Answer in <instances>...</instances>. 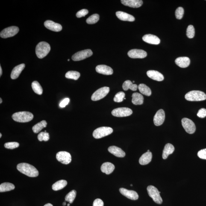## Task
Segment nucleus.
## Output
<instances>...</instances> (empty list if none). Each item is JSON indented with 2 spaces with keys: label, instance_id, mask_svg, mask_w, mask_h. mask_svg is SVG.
<instances>
[{
  "label": "nucleus",
  "instance_id": "obj_41",
  "mask_svg": "<svg viewBox=\"0 0 206 206\" xmlns=\"http://www.w3.org/2000/svg\"><path fill=\"white\" fill-rule=\"evenodd\" d=\"M184 10L182 7H179L176 9L175 11V16L177 19L181 20L184 15Z\"/></svg>",
  "mask_w": 206,
  "mask_h": 206
},
{
  "label": "nucleus",
  "instance_id": "obj_3",
  "mask_svg": "<svg viewBox=\"0 0 206 206\" xmlns=\"http://www.w3.org/2000/svg\"><path fill=\"white\" fill-rule=\"evenodd\" d=\"M51 46L45 42H39L36 48V53L38 58L42 59L46 56L51 50Z\"/></svg>",
  "mask_w": 206,
  "mask_h": 206
},
{
  "label": "nucleus",
  "instance_id": "obj_8",
  "mask_svg": "<svg viewBox=\"0 0 206 206\" xmlns=\"http://www.w3.org/2000/svg\"><path fill=\"white\" fill-rule=\"evenodd\" d=\"M110 88L108 87L101 88L92 95L91 100L93 101H98L105 97L109 92Z\"/></svg>",
  "mask_w": 206,
  "mask_h": 206
},
{
  "label": "nucleus",
  "instance_id": "obj_56",
  "mask_svg": "<svg viewBox=\"0 0 206 206\" xmlns=\"http://www.w3.org/2000/svg\"><path fill=\"white\" fill-rule=\"evenodd\" d=\"M131 186H133V185H132V184H131Z\"/></svg>",
  "mask_w": 206,
  "mask_h": 206
},
{
  "label": "nucleus",
  "instance_id": "obj_31",
  "mask_svg": "<svg viewBox=\"0 0 206 206\" xmlns=\"http://www.w3.org/2000/svg\"><path fill=\"white\" fill-rule=\"evenodd\" d=\"M15 188V186L13 184L9 183H4L0 185V192L9 191L13 190Z\"/></svg>",
  "mask_w": 206,
  "mask_h": 206
},
{
  "label": "nucleus",
  "instance_id": "obj_47",
  "mask_svg": "<svg viewBox=\"0 0 206 206\" xmlns=\"http://www.w3.org/2000/svg\"><path fill=\"white\" fill-rule=\"evenodd\" d=\"M69 101V98H65L64 100H63L62 101L60 102V107H62V108H63L66 107V105H67Z\"/></svg>",
  "mask_w": 206,
  "mask_h": 206
},
{
  "label": "nucleus",
  "instance_id": "obj_48",
  "mask_svg": "<svg viewBox=\"0 0 206 206\" xmlns=\"http://www.w3.org/2000/svg\"><path fill=\"white\" fill-rule=\"evenodd\" d=\"M2 75V69L1 66H0V76H1Z\"/></svg>",
  "mask_w": 206,
  "mask_h": 206
},
{
  "label": "nucleus",
  "instance_id": "obj_36",
  "mask_svg": "<svg viewBox=\"0 0 206 206\" xmlns=\"http://www.w3.org/2000/svg\"><path fill=\"white\" fill-rule=\"evenodd\" d=\"M76 195V191L75 190H72L66 195L65 200L66 201L72 204L75 199Z\"/></svg>",
  "mask_w": 206,
  "mask_h": 206
},
{
  "label": "nucleus",
  "instance_id": "obj_18",
  "mask_svg": "<svg viewBox=\"0 0 206 206\" xmlns=\"http://www.w3.org/2000/svg\"><path fill=\"white\" fill-rule=\"evenodd\" d=\"M96 72L104 75H111L113 73V69L110 66L106 65H98L96 67Z\"/></svg>",
  "mask_w": 206,
  "mask_h": 206
},
{
  "label": "nucleus",
  "instance_id": "obj_9",
  "mask_svg": "<svg viewBox=\"0 0 206 206\" xmlns=\"http://www.w3.org/2000/svg\"><path fill=\"white\" fill-rule=\"evenodd\" d=\"M132 113V110L126 107H122L115 109L112 112V114L113 116L119 117L129 116Z\"/></svg>",
  "mask_w": 206,
  "mask_h": 206
},
{
  "label": "nucleus",
  "instance_id": "obj_16",
  "mask_svg": "<svg viewBox=\"0 0 206 206\" xmlns=\"http://www.w3.org/2000/svg\"><path fill=\"white\" fill-rule=\"evenodd\" d=\"M44 25L48 29L51 31L59 32L61 31L62 27L59 24L56 23L51 20H47L44 23Z\"/></svg>",
  "mask_w": 206,
  "mask_h": 206
},
{
  "label": "nucleus",
  "instance_id": "obj_11",
  "mask_svg": "<svg viewBox=\"0 0 206 206\" xmlns=\"http://www.w3.org/2000/svg\"><path fill=\"white\" fill-rule=\"evenodd\" d=\"M92 54L93 52L90 49L83 50L74 54L72 57V59L73 61H80L88 58L92 56Z\"/></svg>",
  "mask_w": 206,
  "mask_h": 206
},
{
  "label": "nucleus",
  "instance_id": "obj_26",
  "mask_svg": "<svg viewBox=\"0 0 206 206\" xmlns=\"http://www.w3.org/2000/svg\"><path fill=\"white\" fill-rule=\"evenodd\" d=\"M115 166L114 165L110 162H105L103 163L101 166V172L107 175H110L114 171Z\"/></svg>",
  "mask_w": 206,
  "mask_h": 206
},
{
  "label": "nucleus",
  "instance_id": "obj_24",
  "mask_svg": "<svg viewBox=\"0 0 206 206\" xmlns=\"http://www.w3.org/2000/svg\"><path fill=\"white\" fill-rule=\"evenodd\" d=\"M152 158V153L151 151L145 152L139 158V163L141 165H144L151 162Z\"/></svg>",
  "mask_w": 206,
  "mask_h": 206
},
{
  "label": "nucleus",
  "instance_id": "obj_5",
  "mask_svg": "<svg viewBox=\"0 0 206 206\" xmlns=\"http://www.w3.org/2000/svg\"><path fill=\"white\" fill-rule=\"evenodd\" d=\"M147 190L148 195L152 198L154 202L158 204H161L162 203V199L160 196L159 192L156 187L153 186H148L147 188Z\"/></svg>",
  "mask_w": 206,
  "mask_h": 206
},
{
  "label": "nucleus",
  "instance_id": "obj_57",
  "mask_svg": "<svg viewBox=\"0 0 206 206\" xmlns=\"http://www.w3.org/2000/svg\"><path fill=\"white\" fill-rule=\"evenodd\" d=\"M134 82H135L134 81H133V83H134Z\"/></svg>",
  "mask_w": 206,
  "mask_h": 206
},
{
  "label": "nucleus",
  "instance_id": "obj_23",
  "mask_svg": "<svg viewBox=\"0 0 206 206\" xmlns=\"http://www.w3.org/2000/svg\"><path fill=\"white\" fill-rule=\"evenodd\" d=\"M116 14L117 17L121 20L128 22H134L135 20L134 16L125 12L118 11L116 13Z\"/></svg>",
  "mask_w": 206,
  "mask_h": 206
},
{
  "label": "nucleus",
  "instance_id": "obj_43",
  "mask_svg": "<svg viewBox=\"0 0 206 206\" xmlns=\"http://www.w3.org/2000/svg\"><path fill=\"white\" fill-rule=\"evenodd\" d=\"M88 10L85 9H83L80 10V11H78L76 13V16L78 18H81L84 16L88 13Z\"/></svg>",
  "mask_w": 206,
  "mask_h": 206
},
{
  "label": "nucleus",
  "instance_id": "obj_45",
  "mask_svg": "<svg viewBox=\"0 0 206 206\" xmlns=\"http://www.w3.org/2000/svg\"><path fill=\"white\" fill-rule=\"evenodd\" d=\"M197 115L198 117L204 118L206 116V109L205 108H201L199 110Z\"/></svg>",
  "mask_w": 206,
  "mask_h": 206
},
{
  "label": "nucleus",
  "instance_id": "obj_52",
  "mask_svg": "<svg viewBox=\"0 0 206 206\" xmlns=\"http://www.w3.org/2000/svg\"><path fill=\"white\" fill-rule=\"evenodd\" d=\"M2 135L1 134V133H0V138H1L2 137Z\"/></svg>",
  "mask_w": 206,
  "mask_h": 206
},
{
  "label": "nucleus",
  "instance_id": "obj_38",
  "mask_svg": "<svg viewBox=\"0 0 206 206\" xmlns=\"http://www.w3.org/2000/svg\"><path fill=\"white\" fill-rule=\"evenodd\" d=\"M195 34V28L193 25H190L188 27L186 35L189 38L191 39L194 37Z\"/></svg>",
  "mask_w": 206,
  "mask_h": 206
},
{
  "label": "nucleus",
  "instance_id": "obj_34",
  "mask_svg": "<svg viewBox=\"0 0 206 206\" xmlns=\"http://www.w3.org/2000/svg\"><path fill=\"white\" fill-rule=\"evenodd\" d=\"M32 87L35 93L38 95H41L43 92L41 86L37 81H33L31 84Z\"/></svg>",
  "mask_w": 206,
  "mask_h": 206
},
{
  "label": "nucleus",
  "instance_id": "obj_21",
  "mask_svg": "<svg viewBox=\"0 0 206 206\" xmlns=\"http://www.w3.org/2000/svg\"><path fill=\"white\" fill-rule=\"evenodd\" d=\"M108 151L115 156L121 158L125 157L126 154L125 151L121 148L115 146H110L108 148Z\"/></svg>",
  "mask_w": 206,
  "mask_h": 206
},
{
  "label": "nucleus",
  "instance_id": "obj_28",
  "mask_svg": "<svg viewBox=\"0 0 206 206\" xmlns=\"http://www.w3.org/2000/svg\"><path fill=\"white\" fill-rule=\"evenodd\" d=\"M132 102L135 105H140L143 104L144 102V97L140 94L135 92L133 93L132 95Z\"/></svg>",
  "mask_w": 206,
  "mask_h": 206
},
{
  "label": "nucleus",
  "instance_id": "obj_22",
  "mask_svg": "<svg viewBox=\"0 0 206 206\" xmlns=\"http://www.w3.org/2000/svg\"><path fill=\"white\" fill-rule=\"evenodd\" d=\"M175 63L179 67L185 68L188 67L190 64V59L187 57H179L176 59Z\"/></svg>",
  "mask_w": 206,
  "mask_h": 206
},
{
  "label": "nucleus",
  "instance_id": "obj_35",
  "mask_svg": "<svg viewBox=\"0 0 206 206\" xmlns=\"http://www.w3.org/2000/svg\"><path fill=\"white\" fill-rule=\"evenodd\" d=\"M80 76V73L76 72V71H69V72L66 73V78L75 80H78Z\"/></svg>",
  "mask_w": 206,
  "mask_h": 206
},
{
  "label": "nucleus",
  "instance_id": "obj_39",
  "mask_svg": "<svg viewBox=\"0 0 206 206\" xmlns=\"http://www.w3.org/2000/svg\"><path fill=\"white\" fill-rule=\"evenodd\" d=\"M125 94L123 92H119L115 95L113 100L116 102H121L125 98Z\"/></svg>",
  "mask_w": 206,
  "mask_h": 206
},
{
  "label": "nucleus",
  "instance_id": "obj_10",
  "mask_svg": "<svg viewBox=\"0 0 206 206\" xmlns=\"http://www.w3.org/2000/svg\"><path fill=\"white\" fill-rule=\"evenodd\" d=\"M19 31L18 27L12 26L4 29L0 33V36L3 38L13 37L17 34Z\"/></svg>",
  "mask_w": 206,
  "mask_h": 206
},
{
  "label": "nucleus",
  "instance_id": "obj_37",
  "mask_svg": "<svg viewBox=\"0 0 206 206\" xmlns=\"http://www.w3.org/2000/svg\"><path fill=\"white\" fill-rule=\"evenodd\" d=\"M99 19V16L98 14H94L89 16L86 20V22L89 24H93L96 23Z\"/></svg>",
  "mask_w": 206,
  "mask_h": 206
},
{
  "label": "nucleus",
  "instance_id": "obj_13",
  "mask_svg": "<svg viewBox=\"0 0 206 206\" xmlns=\"http://www.w3.org/2000/svg\"><path fill=\"white\" fill-rule=\"evenodd\" d=\"M128 55L131 58L143 59L147 57V53L143 50L134 49L129 51Z\"/></svg>",
  "mask_w": 206,
  "mask_h": 206
},
{
  "label": "nucleus",
  "instance_id": "obj_4",
  "mask_svg": "<svg viewBox=\"0 0 206 206\" xmlns=\"http://www.w3.org/2000/svg\"><path fill=\"white\" fill-rule=\"evenodd\" d=\"M185 98L188 101H200L206 99V95L204 92L199 91H192L186 94Z\"/></svg>",
  "mask_w": 206,
  "mask_h": 206
},
{
  "label": "nucleus",
  "instance_id": "obj_42",
  "mask_svg": "<svg viewBox=\"0 0 206 206\" xmlns=\"http://www.w3.org/2000/svg\"><path fill=\"white\" fill-rule=\"evenodd\" d=\"M19 146V144L17 142H9L4 144L5 147L8 149H13L18 147Z\"/></svg>",
  "mask_w": 206,
  "mask_h": 206
},
{
  "label": "nucleus",
  "instance_id": "obj_19",
  "mask_svg": "<svg viewBox=\"0 0 206 206\" xmlns=\"http://www.w3.org/2000/svg\"><path fill=\"white\" fill-rule=\"evenodd\" d=\"M121 2L124 5L132 8H139L143 4L142 0H122Z\"/></svg>",
  "mask_w": 206,
  "mask_h": 206
},
{
  "label": "nucleus",
  "instance_id": "obj_44",
  "mask_svg": "<svg viewBox=\"0 0 206 206\" xmlns=\"http://www.w3.org/2000/svg\"><path fill=\"white\" fill-rule=\"evenodd\" d=\"M197 155L200 158L206 160V148L198 151Z\"/></svg>",
  "mask_w": 206,
  "mask_h": 206
},
{
  "label": "nucleus",
  "instance_id": "obj_25",
  "mask_svg": "<svg viewBox=\"0 0 206 206\" xmlns=\"http://www.w3.org/2000/svg\"><path fill=\"white\" fill-rule=\"evenodd\" d=\"M25 64H21L16 66L12 71L10 77L12 79L15 80L20 75L21 72L25 68Z\"/></svg>",
  "mask_w": 206,
  "mask_h": 206
},
{
  "label": "nucleus",
  "instance_id": "obj_58",
  "mask_svg": "<svg viewBox=\"0 0 206 206\" xmlns=\"http://www.w3.org/2000/svg\"><path fill=\"white\" fill-rule=\"evenodd\" d=\"M46 132V131H45V132Z\"/></svg>",
  "mask_w": 206,
  "mask_h": 206
},
{
  "label": "nucleus",
  "instance_id": "obj_7",
  "mask_svg": "<svg viewBox=\"0 0 206 206\" xmlns=\"http://www.w3.org/2000/svg\"><path fill=\"white\" fill-rule=\"evenodd\" d=\"M182 125L186 132L190 134L194 133L196 130L195 124L193 121L187 118H184L181 120Z\"/></svg>",
  "mask_w": 206,
  "mask_h": 206
},
{
  "label": "nucleus",
  "instance_id": "obj_53",
  "mask_svg": "<svg viewBox=\"0 0 206 206\" xmlns=\"http://www.w3.org/2000/svg\"><path fill=\"white\" fill-rule=\"evenodd\" d=\"M67 206H70V204H68Z\"/></svg>",
  "mask_w": 206,
  "mask_h": 206
},
{
  "label": "nucleus",
  "instance_id": "obj_51",
  "mask_svg": "<svg viewBox=\"0 0 206 206\" xmlns=\"http://www.w3.org/2000/svg\"><path fill=\"white\" fill-rule=\"evenodd\" d=\"M66 202H63V206L66 205Z\"/></svg>",
  "mask_w": 206,
  "mask_h": 206
},
{
  "label": "nucleus",
  "instance_id": "obj_46",
  "mask_svg": "<svg viewBox=\"0 0 206 206\" xmlns=\"http://www.w3.org/2000/svg\"><path fill=\"white\" fill-rule=\"evenodd\" d=\"M104 202L100 198H97L94 201L93 206H104Z\"/></svg>",
  "mask_w": 206,
  "mask_h": 206
},
{
  "label": "nucleus",
  "instance_id": "obj_32",
  "mask_svg": "<svg viewBox=\"0 0 206 206\" xmlns=\"http://www.w3.org/2000/svg\"><path fill=\"white\" fill-rule=\"evenodd\" d=\"M138 88L141 93L146 96H151V89L146 85L140 84L138 86Z\"/></svg>",
  "mask_w": 206,
  "mask_h": 206
},
{
  "label": "nucleus",
  "instance_id": "obj_14",
  "mask_svg": "<svg viewBox=\"0 0 206 206\" xmlns=\"http://www.w3.org/2000/svg\"><path fill=\"white\" fill-rule=\"evenodd\" d=\"M119 191L121 194L129 199L134 201L138 199L139 195L137 192L135 191L128 190L123 188L119 189Z\"/></svg>",
  "mask_w": 206,
  "mask_h": 206
},
{
  "label": "nucleus",
  "instance_id": "obj_12",
  "mask_svg": "<svg viewBox=\"0 0 206 206\" xmlns=\"http://www.w3.org/2000/svg\"><path fill=\"white\" fill-rule=\"evenodd\" d=\"M56 158L58 161L65 165L69 164L72 161L70 154L65 151H59L57 153Z\"/></svg>",
  "mask_w": 206,
  "mask_h": 206
},
{
  "label": "nucleus",
  "instance_id": "obj_54",
  "mask_svg": "<svg viewBox=\"0 0 206 206\" xmlns=\"http://www.w3.org/2000/svg\"><path fill=\"white\" fill-rule=\"evenodd\" d=\"M148 151V152H149V151H150V150H148V151Z\"/></svg>",
  "mask_w": 206,
  "mask_h": 206
},
{
  "label": "nucleus",
  "instance_id": "obj_40",
  "mask_svg": "<svg viewBox=\"0 0 206 206\" xmlns=\"http://www.w3.org/2000/svg\"><path fill=\"white\" fill-rule=\"evenodd\" d=\"M37 138L40 141H42L43 140L47 141L49 139V134L48 133L42 132L38 134Z\"/></svg>",
  "mask_w": 206,
  "mask_h": 206
},
{
  "label": "nucleus",
  "instance_id": "obj_2",
  "mask_svg": "<svg viewBox=\"0 0 206 206\" xmlns=\"http://www.w3.org/2000/svg\"><path fill=\"white\" fill-rule=\"evenodd\" d=\"M32 113L28 112H18L14 113L12 116L13 119L16 122L20 123H26L30 122L33 119Z\"/></svg>",
  "mask_w": 206,
  "mask_h": 206
},
{
  "label": "nucleus",
  "instance_id": "obj_30",
  "mask_svg": "<svg viewBox=\"0 0 206 206\" xmlns=\"http://www.w3.org/2000/svg\"><path fill=\"white\" fill-rule=\"evenodd\" d=\"M67 182L65 180H61L54 183L52 186L53 190L55 191L61 190L67 185Z\"/></svg>",
  "mask_w": 206,
  "mask_h": 206
},
{
  "label": "nucleus",
  "instance_id": "obj_49",
  "mask_svg": "<svg viewBox=\"0 0 206 206\" xmlns=\"http://www.w3.org/2000/svg\"><path fill=\"white\" fill-rule=\"evenodd\" d=\"M44 206H53L52 204H45V205H44Z\"/></svg>",
  "mask_w": 206,
  "mask_h": 206
},
{
  "label": "nucleus",
  "instance_id": "obj_17",
  "mask_svg": "<svg viewBox=\"0 0 206 206\" xmlns=\"http://www.w3.org/2000/svg\"><path fill=\"white\" fill-rule=\"evenodd\" d=\"M142 39L144 41L151 44L158 45L160 42V39L157 36L151 34L145 35Z\"/></svg>",
  "mask_w": 206,
  "mask_h": 206
},
{
  "label": "nucleus",
  "instance_id": "obj_27",
  "mask_svg": "<svg viewBox=\"0 0 206 206\" xmlns=\"http://www.w3.org/2000/svg\"><path fill=\"white\" fill-rule=\"evenodd\" d=\"M175 151V147L172 144L168 143L165 145L163 150L162 158L163 159H166L169 154H172Z\"/></svg>",
  "mask_w": 206,
  "mask_h": 206
},
{
  "label": "nucleus",
  "instance_id": "obj_29",
  "mask_svg": "<svg viewBox=\"0 0 206 206\" xmlns=\"http://www.w3.org/2000/svg\"><path fill=\"white\" fill-rule=\"evenodd\" d=\"M122 87L125 91H128L129 89H130L132 91H136L137 90L138 86L137 84H133L130 80H127L123 83Z\"/></svg>",
  "mask_w": 206,
  "mask_h": 206
},
{
  "label": "nucleus",
  "instance_id": "obj_50",
  "mask_svg": "<svg viewBox=\"0 0 206 206\" xmlns=\"http://www.w3.org/2000/svg\"><path fill=\"white\" fill-rule=\"evenodd\" d=\"M0 101H0V104H1V103H2V98H0Z\"/></svg>",
  "mask_w": 206,
  "mask_h": 206
},
{
  "label": "nucleus",
  "instance_id": "obj_6",
  "mask_svg": "<svg viewBox=\"0 0 206 206\" xmlns=\"http://www.w3.org/2000/svg\"><path fill=\"white\" fill-rule=\"evenodd\" d=\"M113 132V129L110 127H100L94 131L93 136L95 139H100L109 135L112 134Z\"/></svg>",
  "mask_w": 206,
  "mask_h": 206
},
{
  "label": "nucleus",
  "instance_id": "obj_20",
  "mask_svg": "<svg viewBox=\"0 0 206 206\" xmlns=\"http://www.w3.org/2000/svg\"><path fill=\"white\" fill-rule=\"evenodd\" d=\"M147 74L149 78L155 81H163L164 79L162 74L158 71L149 70L147 72Z\"/></svg>",
  "mask_w": 206,
  "mask_h": 206
},
{
  "label": "nucleus",
  "instance_id": "obj_33",
  "mask_svg": "<svg viewBox=\"0 0 206 206\" xmlns=\"http://www.w3.org/2000/svg\"><path fill=\"white\" fill-rule=\"evenodd\" d=\"M47 123L45 120H43L39 123L34 126L32 128L33 131L35 133H37L39 132L44 128L46 127Z\"/></svg>",
  "mask_w": 206,
  "mask_h": 206
},
{
  "label": "nucleus",
  "instance_id": "obj_55",
  "mask_svg": "<svg viewBox=\"0 0 206 206\" xmlns=\"http://www.w3.org/2000/svg\"><path fill=\"white\" fill-rule=\"evenodd\" d=\"M68 61H69V59H68Z\"/></svg>",
  "mask_w": 206,
  "mask_h": 206
},
{
  "label": "nucleus",
  "instance_id": "obj_15",
  "mask_svg": "<svg viewBox=\"0 0 206 206\" xmlns=\"http://www.w3.org/2000/svg\"><path fill=\"white\" fill-rule=\"evenodd\" d=\"M165 119V113L164 110L160 109L154 115V125L156 126L162 125Z\"/></svg>",
  "mask_w": 206,
  "mask_h": 206
},
{
  "label": "nucleus",
  "instance_id": "obj_1",
  "mask_svg": "<svg viewBox=\"0 0 206 206\" xmlns=\"http://www.w3.org/2000/svg\"><path fill=\"white\" fill-rule=\"evenodd\" d=\"M17 169L21 173L30 177H36L39 175L38 171L34 166L27 163L18 165Z\"/></svg>",
  "mask_w": 206,
  "mask_h": 206
}]
</instances>
